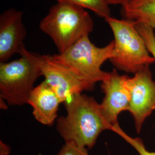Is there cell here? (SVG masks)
<instances>
[{"instance_id": "cell-4", "label": "cell", "mask_w": 155, "mask_h": 155, "mask_svg": "<svg viewBox=\"0 0 155 155\" xmlns=\"http://www.w3.org/2000/svg\"><path fill=\"white\" fill-rule=\"evenodd\" d=\"M114 35V54L109 60L117 70L135 73L155 63L143 38L136 28V22L109 17L105 19Z\"/></svg>"}, {"instance_id": "cell-14", "label": "cell", "mask_w": 155, "mask_h": 155, "mask_svg": "<svg viewBox=\"0 0 155 155\" xmlns=\"http://www.w3.org/2000/svg\"><path fill=\"white\" fill-rule=\"evenodd\" d=\"M136 28L143 38L148 49L155 60V33L154 29L137 22Z\"/></svg>"}, {"instance_id": "cell-18", "label": "cell", "mask_w": 155, "mask_h": 155, "mask_svg": "<svg viewBox=\"0 0 155 155\" xmlns=\"http://www.w3.org/2000/svg\"><path fill=\"white\" fill-rule=\"evenodd\" d=\"M0 100H1V102H0V104H1V108L2 109H3V110H4V109H8V106H7V105H8V104H7V102H6L5 100H2V99H1V98H0Z\"/></svg>"}, {"instance_id": "cell-3", "label": "cell", "mask_w": 155, "mask_h": 155, "mask_svg": "<svg viewBox=\"0 0 155 155\" xmlns=\"http://www.w3.org/2000/svg\"><path fill=\"white\" fill-rule=\"evenodd\" d=\"M89 36L78 40L63 52L52 56L74 72L91 90L96 83L102 82L109 75V72L102 71L101 66L113 56L114 42L113 40L104 47H98L92 43Z\"/></svg>"}, {"instance_id": "cell-7", "label": "cell", "mask_w": 155, "mask_h": 155, "mask_svg": "<svg viewBox=\"0 0 155 155\" xmlns=\"http://www.w3.org/2000/svg\"><path fill=\"white\" fill-rule=\"evenodd\" d=\"M130 93L128 111L133 117L135 129L139 133L144 122L155 110V82L150 66H146L128 77Z\"/></svg>"}, {"instance_id": "cell-12", "label": "cell", "mask_w": 155, "mask_h": 155, "mask_svg": "<svg viewBox=\"0 0 155 155\" xmlns=\"http://www.w3.org/2000/svg\"><path fill=\"white\" fill-rule=\"evenodd\" d=\"M59 2H66L87 8L94 12L98 16L105 19L110 17L109 5L106 0H57Z\"/></svg>"}, {"instance_id": "cell-5", "label": "cell", "mask_w": 155, "mask_h": 155, "mask_svg": "<svg viewBox=\"0 0 155 155\" xmlns=\"http://www.w3.org/2000/svg\"><path fill=\"white\" fill-rule=\"evenodd\" d=\"M19 54L20 58L0 63V98L10 106L28 104L34 84L42 76L38 64L28 55L24 45Z\"/></svg>"}, {"instance_id": "cell-10", "label": "cell", "mask_w": 155, "mask_h": 155, "mask_svg": "<svg viewBox=\"0 0 155 155\" xmlns=\"http://www.w3.org/2000/svg\"><path fill=\"white\" fill-rule=\"evenodd\" d=\"M60 104L58 95L45 81L34 87L28 101L35 118L46 126H52L58 118Z\"/></svg>"}, {"instance_id": "cell-6", "label": "cell", "mask_w": 155, "mask_h": 155, "mask_svg": "<svg viewBox=\"0 0 155 155\" xmlns=\"http://www.w3.org/2000/svg\"><path fill=\"white\" fill-rule=\"evenodd\" d=\"M27 52L40 70L45 81L52 89L61 103L64 104L72 96L89 90L87 86L67 67L55 61L52 55Z\"/></svg>"}, {"instance_id": "cell-9", "label": "cell", "mask_w": 155, "mask_h": 155, "mask_svg": "<svg viewBox=\"0 0 155 155\" xmlns=\"http://www.w3.org/2000/svg\"><path fill=\"white\" fill-rule=\"evenodd\" d=\"M22 12L11 8L0 16V61L6 62L20 52L27 36Z\"/></svg>"}, {"instance_id": "cell-11", "label": "cell", "mask_w": 155, "mask_h": 155, "mask_svg": "<svg viewBox=\"0 0 155 155\" xmlns=\"http://www.w3.org/2000/svg\"><path fill=\"white\" fill-rule=\"evenodd\" d=\"M126 19L155 28V0H129L122 6Z\"/></svg>"}, {"instance_id": "cell-2", "label": "cell", "mask_w": 155, "mask_h": 155, "mask_svg": "<svg viewBox=\"0 0 155 155\" xmlns=\"http://www.w3.org/2000/svg\"><path fill=\"white\" fill-rule=\"evenodd\" d=\"M39 28L48 35L61 54L94 29L92 18L84 8L66 2H59L50 8Z\"/></svg>"}, {"instance_id": "cell-8", "label": "cell", "mask_w": 155, "mask_h": 155, "mask_svg": "<svg viewBox=\"0 0 155 155\" xmlns=\"http://www.w3.org/2000/svg\"><path fill=\"white\" fill-rule=\"evenodd\" d=\"M129 76L120 75L116 69L109 72L108 77L101 82L104 97L101 107L106 121L111 126L118 124L119 115L127 111L130 103V93L127 85Z\"/></svg>"}, {"instance_id": "cell-16", "label": "cell", "mask_w": 155, "mask_h": 155, "mask_svg": "<svg viewBox=\"0 0 155 155\" xmlns=\"http://www.w3.org/2000/svg\"><path fill=\"white\" fill-rule=\"evenodd\" d=\"M11 153L10 147L2 142L1 140L0 141V155H9Z\"/></svg>"}, {"instance_id": "cell-13", "label": "cell", "mask_w": 155, "mask_h": 155, "mask_svg": "<svg viewBox=\"0 0 155 155\" xmlns=\"http://www.w3.org/2000/svg\"><path fill=\"white\" fill-rule=\"evenodd\" d=\"M130 144L139 155H155V152H150L147 149L143 141L139 137H132L125 133L119 125V124L111 127V130Z\"/></svg>"}, {"instance_id": "cell-1", "label": "cell", "mask_w": 155, "mask_h": 155, "mask_svg": "<svg viewBox=\"0 0 155 155\" xmlns=\"http://www.w3.org/2000/svg\"><path fill=\"white\" fill-rule=\"evenodd\" d=\"M66 115L56 120V130L65 143L92 149L101 133L112 126L103 116L101 104L86 94L72 96L64 103Z\"/></svg>"}, {"instance_id": "cell-17", "label": "cell", "mask_w": 155, "mask_h": 155, "mask_svg": "<svg viewBox=\"0 0 155 155\" xmlns=\"http://www.w3.org/2000/svg\"><path fill=\"white\" fill-rule=\"evenodd\" d=\"M129 0H106V2L109 5H125Z\"/></svg>"}, {"instance_id": "cell-15", "label": "cell", "mask_w": 155, "mask_h": 155, "mask_svg": "<svg viewBox=\"0 0 155 155\" xmlns=\"http://www.w3.org/2000/svg\"><path fill=\"white\" fill-rule=\"evenodd\" d=\"M56 155H90L88 149L72 143H65Z\"/></svg>"}]
</instances>
